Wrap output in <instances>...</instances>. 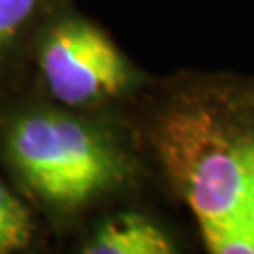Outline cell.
Here are the masks:
<instances>
[{
	"mask_svg": "<svg viewBox=\"0 0 254 254\" xmlns=\"http://www.w3.org/2000/svg\"><path fill=\"white\" fill-rule=\"evenodd\" d=\"M154 149L213 254H254V79H211L177 94Z\"/></svg>",
	"mask_w": 254,
	"mask_h": 254,
	"instance_id": "6da1fadb",
	"label": "cell"
},
{
	"mask_svg": "<svg viewBox=\"0 0 254 254\" xmlns=\"http://www.w3.org/2000/svg\"><path fill=\"white\" fill-rule=\"evenodd\" d=\"M8 154L19 175L42 200L79 207L119 177L113 149L91 127L61 113H30L8 134Z\"/></svg>",
	"mask_w": 254,
	"mask_h": 254,
	"instance_id": "7a4b0ae2",
	"label": "cell"
},
{
	"mask_svg": "<svg viewBox=\"0 0 254 254\" xmlns=\"http://www.w3.org/2000/svg\"><path fill=\"white\" fill-rule=\"evenodd\" d=\"M40 68L49 91L68 106L117 94L130 79L127 63L111 40L81 21L61 23L47 34Z\"/></svg>",
	"mask_w": 254,
	"mask_h": 254,
	"instance_id": "3957f363",
	"label": "cell"
},
{
	"mask_svg": "<svg viewBox=\"0 0 254 254\" xmlns=\"http://www.w3.org/2000/svg\"><path fill=\"white\" fill-rule=\"evenodd\" d=\"M87 254H170L173 243L154 222L141 215H119L106 220L85 245Z\"/></svg>",
	"mask_w": 254,
	"mask_h": 254,
	"instance_id": "277c9868",
	"label": "cell"
},
{
	"mask_svg": "<svg viewBox=\"0 0 254 254\" xmlns=\"http://www.w3.org/2000/svg\"><path fill=\"white\" fill-rule=\"evenodd\" d=\"M32 239V218L23 201L0 183V254L19 253Z\"/></svg>",
	"mask_w": 254,
	"mask_h": 254,
	"instance_id": "5b68a950",
	"label": "cell"
},
{
	"mask_svg": "<svg viewBox=\"0 0 254 254\" xmlns=\"http://www.w3.org/2000/svg\"><path fill=\"white\" fill-rule=\"evenodd\" d=\"M38 0H0V47L34 13Z\"/></svg>",
	"mask_w": 254,
	"mask_h": 254,
	"instance_id": "8992f818",
	"label": "cell"
}]
</instances>
